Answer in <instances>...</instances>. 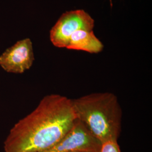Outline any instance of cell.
<instances>
[{"instance_id": "277c9868", "label": "cell", "mask_w": 152, "mask_h": 152, "mask_svg": "<svg viewBox=\"0 0 152 152\" xmlns=\"http://www.w3.org/2000/svg\"><path fill=\"white\" fill-rule=\"evenodd\" d=\"M102 143L77 119L60 141L42 152H99Z\"/></svg>"}, {"instance_id": "6da1fadb", "label": "cell", "mask_w": 152, "mask_h": 152, "mask_svg": "<svg viewBox=\"0 0 152 152\" xmlns=\"http://www.w3.org/2000/svg\"><path fill=\"white\" fill-rule=\"evenodd\" d=\"M77 121L72 99L59 94L46 95L13 126L4 142V151H45L60 141Z\"/></svg>"}, {"instance_id": "52a82bcc", "label": "cell", "mask_w": 152, "mask_h": 152, "mask_svg": "<svg viewBox=\"0 0 152 152\" xmlns=\"http://www.w3.org/2000/svg\"><path fill=\"white\" fill-rule=\"evenodd\" d=\"M99 152H121L118 141H109L102 144Z\"/></svg>"}, {"instance_id": "7a4b0ae2", "label": "cell", "mask_w": 152, "mask_h": 152, "mask_svg": "<svg viewBox=\"0 0 152 152\" xmlns=\"http://www.w3.org/2000/svg\"><path fill=\"white\" fill-rule=\"evenodd\" d=\"M77 119L102 144L118 141L122 112L117 97L112 92H96L72 99Z\"/></svg>"}, {"instance_id": "8992f818", "label": "cell", "mask_w": 152, "mask_h": 152, "mask_svg": "<svg viewBox=\"0 0 152 152\" xmlns=\"http://www.w3.org/2000/svg\"><path fill=\"white\" fill-rule=\"evenodd\" d=\"M102 42L92 31L80 29L73 33L69 38L66 49L84 51L91 54H98L103 49Z\"/></svg>"}, {"instance_id": "5b68a950", "label": "cell", "mask_w": 152, "mask_h": 152, "mask_svg": "<svg viewBox=\"0 0 152 152\" xmlns=\"http://www.w3.org/2000/svg\"><path fill=\"white\" fill-rule=\"evenodd\" d=\"M32 43L29 38L19 41L0 56V65L5 71L23 73L29 69L34 61Z\"/></svg>"}, {"instance_id": "3957f363", "label": "cell", "mask_w": 152, "mask_h": 152, "mask_svg": "<svg viewBox=\"0 0 152 152\" xmlns=\"http://www.w3.org/2000/svg\"><path fill=\"white\" fill-rule=\"evenodd\" d=\"M94 20L83 10L68 11L63 14L50 31V40L55 46L66 48L73 33L80 29L92 31Z\"/></svg>"}, {"instance_id": "ba28073f", "label": "cell", "mask_w": 152, "mask_h": 152, "mask_svg": "<svg viewBox=\"0 0 152 152\" xmlns=\"http://www.w3.org/2000/svg\"><path fill=\"white\" fill-rule=\"evenodd\" d=\"M110 4H111V5H112V0H110Z\"/></svg>"}]
</instances>
